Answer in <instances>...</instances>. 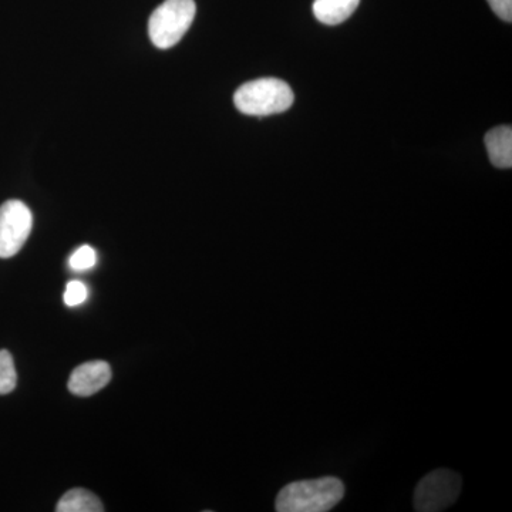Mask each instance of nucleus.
I'll list each match as a JSON object with an SVG mask.
<instances>
[{"label": "nucleus", "mask_w": 512, "mask_h": 512, "mask_svg": "<svg viewBox=\"0 0 512 512\" xmlns=\"http://www.w3.org/2000/svg\"><path fill=\"white\" fill-rule=\"evenodd\" d=\"M345 485L336 477L295 481L279 491L275 501L278 512H326L342 501Z\"/></svg>", "instance_id": "obj_1"}, {"label": "nucleus", "mask_w": 512, "mask_h": 512, "mask_svg": "<svg viewBox=\"0 0 512 512\" xmlns=\"http://www.w3.org/2000/svg\"><path fill=\"white\" fill-rule=\"evenodd\" d=\"M293 92L284 80L266 77L242 84L234 96V103L247 116L266 117L291 109Z\"/></svg>", "instance_id": "obj_2"}, {"label": "nucleus", "mask_w": 512, "mask_h": 512, "mask_svg": "<svg viewBox=\"0 0 512 512\" xmlns=\"http://www.w3.org/2000/svg\"><path fill=\"white\" fill-rule=\"evenodd\" d=\"M194 0H165L148 20V35L158 49L177 45L194 22Z\"/></svg>", "instance_id": "obj_3"}, {"label": "nucleus", "mask_w": 512, "mask_h": 512, "mask_svg": "<svg viewBox=\"0 0 512 512\" xmlns=\"http://www.w3.org/2000/svg\"><path fill=\"white\" fill-rule=\"evenodd\" d=\"M461 477L441 468L427 474L414 491V508L419 512H439L456 504L461 493Z\"/></svg>", "instance_id": "obj_4"}, {"label": "nucleus", "mask_w": 512, "mask_h": 512, "mask_svg": "<svg viewBox=\"0 0 512 512\" xmlns=\"http://www.w3.org/2000/svg\"><path fill=\"white\" fill-rule=\"evenodd\" d=\"M33 215L28 205L19 200L0 205V258H12L28 241Z\"/></svg>", "instance_id": "obj_5"}, {"label": "nucleus", "mask_w": 512, "mask_h": 512, "mask_svg": "<svg viewBox=\"0 0 512 512\" xmlns=\"http://www.w3.org/2000/svg\"><path fill=\"white\" fill-rule=\"evenodd\" d=\"M111 380V367L103 360L83 363L73 370L69 379V390L76 396H93L109 384Z\"/></svg>", "instance_id": "obj_6"}, {"label": "nucleus", "mask_w": 512, "mask_h": 512, "mask_svg": "<svg viewBox=\"0 0 512 512\" xmlns=\"http://www.w3.org/2000/svg\"><path fill=\"white\" fill-rule=\"evenodd\" d=\"M488 157L498 168L512 167V130L510 126L495 127L485 136Z\"/></svg>", "instance_id": "obj_7"}, {"label": "nucleus", "mask_w": 512, "mask_h": 512, "mask_svg": "<svg viewBox=\"0 0 512 512\" xmlns=\"http://www.w3.org/2000/svg\"><path fill=\"white\" fill-rule=\"evenodd\" d=\"M359 3L360 0H315L313 15L323 25H340L353 15Z\"/></svg>", "instance_id": "obj_8"}, {"label": "nucleus", "mask_w": 512, "mask_h": 512, "mask_svg": "<svg viewBox=\"0 0 512 512\" xmlns=\"http://www.w3.org/2000/svg\"><path fill=\"white\" fill-rule=\"evenodd\" d=\"M57 512H103L104 507L97 495L83 488H74L57 503Z\"/></svg>", "instance_id": "obj_9"}, {"label": "nucleus", "mask_w": 512, "mask_h": 512, "mask_svg": "<svg viewBox=\"0 0 512 512\" xmlns=\"http://www.w3.org/2000/svg\"><path fill=\"white\" fill-rule=\"evenodd\" d=\"M18 383L15 363L8 350H0V394L12 393Z\"/></svg>", "instance_id": "obj_10"}, {"label": "nucleus", "mask_w": 512, "mask_h": 512, "mask_svg": "<svg viewBox=\"0 0 512 512\" xmlns=\"http://www.w3.org/2000/svg\"><path fill=\"white\" fill-rule=\"evenodd\" d=\"M96 264L97 254L90 245H83V247L76 249L69 259L70 268L76 272L89 271Z\"/></svg>", "instance_id": "obj_11"}, {"label": "nucleus", "mask_w": 512, "mask_h": 512, "mask_svg": "<svg viewBox=\"0 0 512 512\" xmlns=\"http://www.w3.org/2000/svg\"><path fill=\"white\" fill-rule=\"evenodd\" d=\"M87 295H89V291H87V286L80 281H70L66 286V291H64V303L67 306H79L82 305L83 302H86Z\"/></svg>", "instance_id": "obj_12"}, {"label": "nucleus", "mask_w": 512, "mask_h": 512, "mask_svg": "<svg viewBox=\"0 0 512 512\" xmlns=\"http://www.w3.org/2000/svg\"><path fill=\"white\" fill-rule=\"evenodd\" d=\"M498 18L512 22V0H487Z\"/></svg>", "instance_id": "obj_13"}]
</instances>
